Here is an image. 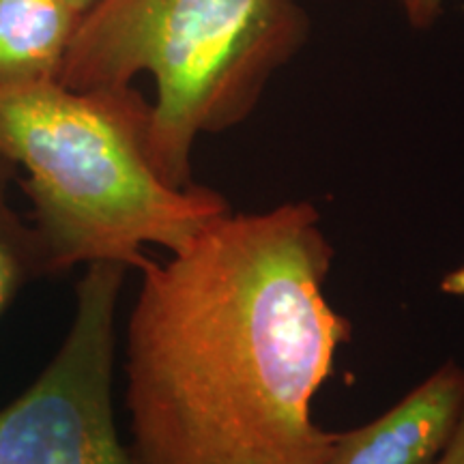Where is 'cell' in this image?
<instances>
[{
	"instance_id": "cell-5",
	"label": "cell",
	"mask_w": 464,
	"mask_h": 464,
	"mask_svg": "<svg viewBox=\"0 0 464 464\" xmlns=\"http://www.w3.org/2000/svg\"><path fill=\"white\" fill-rule=\"evenodd\" d=\"M464 406V365L445 362L374 421L338 432L324 464H434Z\"/></svg>"
},
{
	"instance_id": "cell-1",
	"label": "cell",
	"mask_w": 464,
	"mask_h": 464,
	"mask_svg": "<svg viewBox=\"0 0 464 464\" xmlns=\"http://www.w3.org/2000/svg\"><path fill=\"white\" fill-rule=\"evenodd\" d=\"M312 202L213 219L140 271L125 334L130 464H324L312 402L351 340Z\"/></svg>"
},
{
	"instance_id": "cell-2",
	"label": "cell",
	"mask_w": 464,
	"mask_h": 464,
	"mask_svg": "<svg viewBox=\"0 0 464 464\" xmlns=\"http://www.w3.org/2000/svg\"><path fill=\"white\" fill-rule=\"evenodd\" d=\"M150 103L133 86H0V153L22 168L45 276L114 263L142 271L147 246L179 252L230 202L172 188L150 155Z\"/></svg>"
},
{
	"instance_id": "cell-8",
	"label": "cell",
	"mask_w": 464,
	"mask_h": 464,
	"mask_svg": "<svg viewBox=\"0 0 464 464\" xmlns=\"http://www.w3.org/2000/svg\"><path fill=\"white\" fill-rule=\"evenodd\" d=\"M396 3L406 24L413 31H428L440 20L448 0H396Z\"/></svg>"
},
{
	"instance_id": "cell-6",
	"label": "cell",
	"mask_w": 464,
	"mask_h": 464,
	"mask_svg": "<svg viewBox=\"0 0 464 464\" xmlns=\"http://www.w3.org/2000/svg\"><path fill=\"white\" fill-rule=\"evenodd\" d=\"M80 17L65 0H0V86L56 80Z\"/></svg>"
},
{
	"instance_id": "cell-4",
	"label": "cell",
	"mask_w": 464,
	"mask_h": 464,
	"mask_svg": "<svg viewBox=\"0 0 464 464\" xmlns=\"http://www.w3.org/2000/svg\"><path fill=\"white\" fill-rule=\"evenodd\" d=\"M125 274L114 263L86 266L56 355L24 393L0 409V464H130L112 404Z\"/></svg>"
},
{
	"instance_id": "cell-7",
	"label": "cell",
	"mask_w": 464,
	"mask_h": 464,
	"mask_svg": "<svg viewBox=\"0 0 464 464\" xmlns=\"http://www.w3.org/2000/svg\"><path fill=\"white\" fill-rule=\"evenodd\" d=\"M14 177L15 166L0 153V318L28 282L45 276L34 228L22 222L9 202Z\"/></svg>"
},
{
	"instance_id": "cell-3",
	"label": "cell",
	"mask_w": 464,
	"mask_h": 464,
	"mask_svg": "<svg viewBox=\"0 0 464 464\" xmlns=\"http://www.w3.org/2000/svg\"><path fill=\"white\" fill-rule=\"evenodd\" d=\"M312 33L304 0H97L56 82L125 89L149 73L150 155L172 188L194 185L196 140L246 123Z\"/></svg>"
},
{
	"instance_id": "cell-9",
	"label": "cell",
	"mask_w": 464,
	"mask_h": 464,
	"mask_svg": "<svg viewBox=\"0 0 464 464\" xmlns=\"http://www.w3.org/2000/svg\"><path fill=\"white\" fill-rule=\"evenodd\" d=\"M434 464H464V406L462 413L458 417L454 432L445 445L440 456L434 460Z\"/></svg>"
},
{
	"instance_id": "cell-10",
	"label": "cell",
	"mask_w": 464,
	"mask_h": 464,
	"mask_svg": "<svg viewBox=\"0 0 464 464\" xmlns=\"http://www.w3.org/2000/svg\"><path fill=\"white\" fill-rule=\"evenodd\" d=\"M440 290L450 297H464V265L456 266L448 276L440 280Z\"/></svg>"
},
{
	"instance_id": "cell-11",
	"label": "cell",
	"mask_w": 464,
	"mask_h": 464,
	"mask_svg": "<svg viewBox=\"0 0 464 464\" xmlns=\"http://www.w3.org/2000/svg\"><path fill=\"white\" fill-rule=\"evenodd\" d=\"M65 3L75 11V14L84 15L86 11H89V9L92 7V5L97 3V0H65Z\"/></svg>"
}]
</instances>
